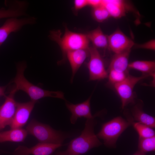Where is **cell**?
I'll list each match as a JSON object with an SVG mask.
<instances>
[{"label":"cell","mask_w":155,"mask_h":155,"mask_svg":"<svg viewBox=\"0 0 155 155\" xmlns=\"http://www.w3.org/2000/svg\"><path fill=\"white\" fill-rule=\"evenodd\" d=\"M96 117L87 119L81 135L69 143L66 150L58 151L55 155H81L101 145L102 143L94 132V127L97 124Z\"/></svg>","instance_id":"cell-1"},{"label":"cell","mask_w":155,"mask_h":155,"mask_svg":"<svg viewBox=\"0 0 155 155\" xmlns=\"http://www.w3.org/2000/svg\"><path fill=\"white\" fill-rule=\"evenodd\" d=\"M26 67L24 62H20L17 66V73L13 82L15 84L14 88L17 92L22 91L30 97L31 100L36 101L46 97H51L65 100L63 93L60 91H50L44 90L28 81L25 78L24 73Z\"/></svg>","instance_id":"cell-2"},{"label":"cell","mask_w":155,"mask_h":155,"mask_svg":"<svg viewBox=\"0 0 155 155\" xmlns=\"http://www.w3.org/2000/svg\"><path fill=\"white\" fill-rule=\"evenodd\" d=\"M49 36L59 45L64 57L69 51L89 47V41L86 34L72 32L67 28L61 36L60 31L55 30L50 31Z\"/></svg>","instance_id":"cell-3"},{"label":"cell","mask_w":155,"mask_h":155,"mask_svg":"<svg viewBox=\"0 0 155 155\" xmlns=\"http://www.w3.org/2000/svg\"><path fill=\"white\" fill-rule=\"evenodd\" d=\"M26 130L28 133L35 137L40 143L62 144L65 140L71 137L68 133L55 130L49 125L34 119L30 122Z\"/></svg>","instance_id":"cell-4"},{"label":"cell","mask_w":155,"mask_h":155,"mask_svg":"<svg viewBox=\"0 0 155 155\" xmlns=\"http://www.w3.org/2000/svg\"><path fill=\"white\" fill-rule=\"evenodd\" d=\"M131 123L121 116L117 117L103 123L100 130L96 135L103 141L104 145L110 148H115L116 142L121 134Z\"/></svg>","instance_id":"cell-5"},{"label":"cell","mask_w":155,"mask_h":155,"mask_svg":"<svg viewBox=\"0 0 155 155\" xmlns=\"http://www.w3.org/2000/svg\"><path fill=\"white\" fill-rule=\"evenodd\" d=\"M148 76V75H143L137 77L129 74L123 81L113 86L121 99L122 109L129 104L135 103L134 88L139 81Z\"/></svg>","instance_id":"cell-6"},{"label":"cell","mask_w":155,"mask_h":155,"mask_svg":"<svg viewBox=\"0 0 155 155\" xmlns=\"http://www.w3.org/2000/svg\"><path fill=\"white\" fill-rule=\"evenodd\" d=\"M89 59L86 63L89 73V80H100L107 78L106 70L103 58L97 49L89 48Z\"/></svg>","instance_id":"cell-7"},{"label":"cell","mask_w":155,"mask_h":155,"mask_svg":"<svg viewBox=\"0 0 155 155\" xmlns=\"http://www.w3.org/2000/svg\"><path fill=\"white\" fill-rule=\"evenodd\" d=\"M36 22V18L34 17L21 19L15 17L8 18L0 27V47L10 33L19 31L25 25H33Z\"/></svg>","instance_id":"cell-8"},{"label":"cell","mask_w":155,"mask_h":155,"mask_svg":"<svg viewBox=\"0 0 155 155\" xmlns=\"http://www.w3.org/2000/svg\"><path fill=\"white\" fill-rule=\"evenodd\" d=\"M109 49L114 54L131 50L135 44L133 41L119 29L108 36Z\"/></svg>","instance_id":"cell-9"},{"label":"cell","mask_w":155,"mask_h":155,"mask_svg":"<svg viewBox=\"0 0 155 155\" xmlns=\"http://www.w3.org/2000/svg\"><path fill=\"white\" fill-rule=\"evenodd\" d=\"M91 97L92 95L84 102L75 104L65 100L66 106L71 113L70 119L71 123H75L79 118L84 117L87 119L102 115V111L97 112L94 115H92L90 104Z\"/></svg>","instance_id":"cell-10"},{"label":"cell","mask_w":155,"mask_h":155,"mask_svg":"<svg viewBox=\"0 0 155 155\" xmlns=\"http://www.w3.org/2000/svg\"><path fill=\"white\" fill-rule=\"evenodd\" d=\"M16 92L13 88L0 107V130L9 125L13 119L17 107V102L14 98Z\"/></svg>","instance_id":"cell-11"},{"label":"cell","mask_w":155,"mask_h":155,"mask_svg":"<svg viewBox=\"0 0 155 155\" xmlns=\"http://www.w3.org/2000/svg\"><path fill=\"white\" fill-rule=\"evenodd\" d=\"M63 144L39 143L31 148L20 146L13 153L14 155H51Z\"/></svg>","instance_id":"cell-12"},{"label":"cell","mask_w":155,"mask_h":155,"mask_svg":"<svg viewBox=\"0 0 155 155\" xmlns=\"http://www.w3.org/2000/svg\"><path fill=\"white\" fill-rule=\"evenodd\" d=\"M36 102H17L16 112L9 125L11 129L22 128L27 122Z\"/></svg>","instance_id":"cell-13"},{"label":"cell","mask_w":155,"mask_h":155,"mask_svg":"<svg viewBox=\"0 0 155 155\" xmlns=\"http://www.w3.org/2000/svg\"><path fill=\"white\" fill-rule=\"evenodd\" d=\"M135 104L131 109V115L126 111L124 112V114L126 118H129L133 121L140 122L152 128H154L155 117L144 111L143 102L140 100Z\"/></svg>","instance_id":"cell-14"},{"label":"cell","mask_w":155,"mask_h":155,"mask_svg":"<svg viewBox=\"0 0 155 155\" xmlns=\"http://www.w3.org/2000/svg\"><path fill=\"white\" fill-rule=\"evenodd\" d=\"M88 49H82L69 51L66 55L70 64L71 71V82L77 71L89 56Z\"/></svg>","instance_id":"cell-15"},{"label":"cell","mask_w":155,"mask_h":155,"mask_svg":"<svg viewBox=\"0 0 155 155\" xmlns=\"http://www.w3.org/2000/svg\"><path fill=\"white\" fill-rule=\"evenodd\" d=\"M9 3L7 9H0V19L27 16L26 11L28 3L26 1L15 0Z\"/></svg>","instance_id":"cell-16"},{"label":"cell","mask_w":155,"mask_h":155,"mask_svg":"<svg viewBox=\"0 0 155 155\" xmlns=\"http://www.w3.org/2000/svg\"><path fill=\"white\" fill-rule=\"evenodd\" d=\"M102 5L106 9L110 17L115 18L125 16L129 8L125 1L123 0H102Z\"/></svg>","instance_id":"cell-17"},{"label":"cell","mask_w":155,"mask_h":155,"mask_svg":"<svg viewBox=\"0 0 155 155\" xmlns=\"http://www.w3.org/2000/svg\"><path fill=\"white\" fill-rule=\"evenodd\" d=\"M131 51L115 54L111 60L108 70L113 69L128 72L129 60Z\"/></svg>","instance_id":"cell-18"},{"label":"cell","mask_w":155,"mask_h":155,"mask_svg":"<svg viewBox=\"0 0 155 155\" xmlns=\"http://www.w3.org/2000/svg\"><path fill=\"white\" fill-rule=\"evenodd\" d=\"M28 134L27 130L22 128L11 129L0 132V143L6 142H23Z\"/></svg>","instance_id":"cell-19"},{"label":"cell","mask_w":155,"mask_h":155,"mask_svg":"<svg viewBox=\"0 0 155 155\" xmlns=\"http://www.w3.org/2000/svg\"><path fill=\"white\" fill-rule=\"evenodd\" d=\"M86 35L89 41L96 49H105L108 47V36L103 33L100 27L90 31Z\"/></svg>","instance_id":"cell-20"},{"label":"cell","mask_w":155,"mask_h":155,"mask_svg":"<svg viewBox=\"0 0 155 155\" xmlns=\"http://www.w3.org/2000/svg\"><path fill=\"white\" fill-rule=\"evenodd\" d=\"M129 69L137 70L149 76L155 71L154 61L137 60L129 63Z\"/></svg>","instance_id":"cell-21"},{"label":"cell","mask_w":155,"mask_h":155,"mask_svg":"<svg viewBox=\"0 0 155 155\" xmlns=\"http://www.w3.org/2000/svg\"><path fill=\"white\" fill-rule=\"evenodd\" d=\"M128 121L137 132L139 138H149L155 136V132L153 128L140 122L132 120Z\"/></svg>","instance_id":"cell-22"},{"label":"cell","mask_w":155,"mask_h":155,"mask_svg":"<svg viewBox=\"0 0 155 155\" xmlns=\"http://www.w3.org/2000/svg\"><path fill=\"white\" fill-rule=\"evenodd\" d=\"M138 150L146 153L155 150V136L146 138H139Z\"/></svg>","instance_id":"cell-23"},{"label":"cell","mask_w":155,"mask_h":155,"mask_svg":"<svg viewBox=\"0 0 155 155\" xmlns=\"http://www.w3.org/2000/svg\"><path fill=\"white\" fill-rule=\"evenodd\" d=\"M107 71L108 74L107 78L108 83L113 86L123 81L129 75L128 72L119 71L113 69H109Z\"/></svg>","instance_id":"cell-24"},{"label":"cell","mask_w":155,"mask_h":155,"mask_svg":"<svg viewBox=\"0 0 155 155\" xmlns=\"http://www.w3.org/2000/svg\"><path fill=\"white\" fill-rule=\"evenodd\" d=\"M92 12L94 19L99 22H103L110 17L108 11L102 5L93 8Z\"/></svg>","instance_id":"cell-25"},{"label":"cell","mask_w":155,"mask_h":155,"mask_svg":"<svg viewBox=\"0 0 155 155\" xmlns=\"http://www.w3.org/2000/svg\"><path fill=\"white\" fill-rule=\"evenodd\" d=\"M136 46V47L139 48L154 51L155 40L153 39L142 44H137Z\"/></svg>","instance_id":"cell-26"},{"label":"cell","mask_w":155,"mask_h":155,"mask_svg":"<svg viewBox=\"0 0 155 155\" xmlns=\"http://www.w3.org/2000/svg\"><path fill=\"white\" fill-rule=\"evenodd\" d=\"M74 7L76 10H79L88 5L87 0H75Z\"/></svg>","instance_id":"cell-27"},{"label":"cell","mask_w":155,"mask_h":155,"mask_svg":"<svg viewBox=\"0 0 155 155\" xmlns=\"http://www.w3.org/2000/svg\"><path fill=\"white\" fill-rule=\"evenodd\" d=\"M88 5L94 8L102 5V0H87Z\"/></svg>","instance_id":"cell-28"},{"label":"cell","mask_w":155,"mask_h":155,"mask_svg":"<svg viewBox=\"0 0 155 155\" xmlns=\"http://www.w3.org/2000/svg\"><path fill=\"white\" fill-rule=\"evenodd\" d=\"M6 86H0V97L5 96V91Z\"/></svg>","instance_id":"cell-29"},{"label":"cell","mask_w":155,"mask_h":155,"mask_svg":"<svg viewBox=\"0 0 155 155\" xmlns=\"http://www.w3.org/2000/svg\"><path fill=\"white\" fill-rule=\"evenodd\" d=\"M133 155H146V153L138 150Z\"/></svg>","instance_id":"cell-30"}]
</instances>
